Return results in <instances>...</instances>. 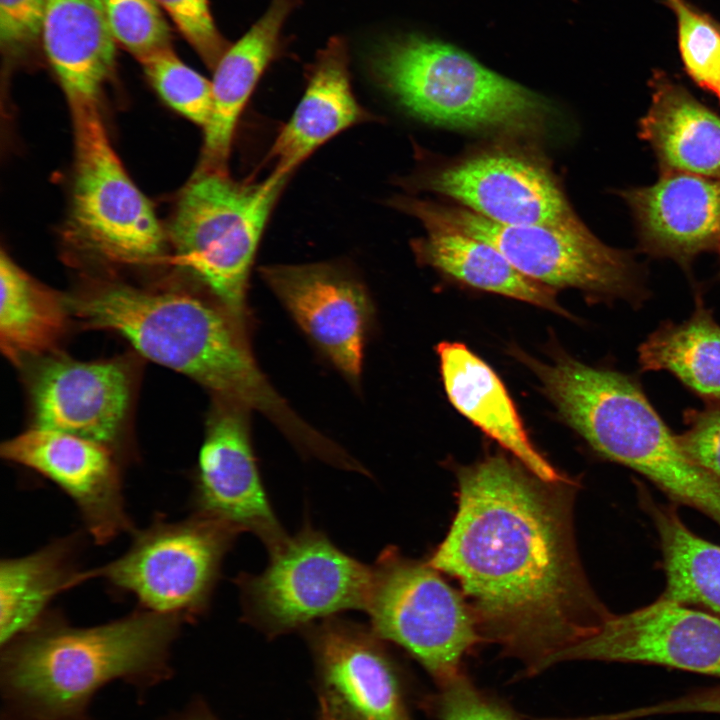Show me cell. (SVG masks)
Wrapping results in <instances>:
<instances>
[{
  "label": "cell",
  "mask_w": 720,
  "mask_h": 720,
  "mask_svg": "<svg viewBox=\"0 0 720 720\" xmlns=\"http://www.w3.org/2000/svg\"><path fill=\"white\" fill-rule=\"evenodd\" d=\"M457 510L429 564L454 577L483 640L534 675L613 613L592 588L574 534L577 490L501 454L457 471Z\"/></svg>",
  "instance_id": "6da1fadb"
},
{
  "label": "cell",
  "mask_w": 720,
  "mask_h": 720,
  "mask_svg": "<svg viewBox=\"0 0 720 720\" xmlns=\"http://www.w3.org/2000/svg\"><path fill=\"white\" fill-rule=\"evenodd\" d=\"M89 328L125 338L141 355L190 377L216 399L257 410L299 450L320 432L305 422L257 366L244 330L219 304L183 291H150L122 284L91 289L69 300Z\"/></svg>",
  "instance_id": "7a4b0ae2"
},
{
  "label": "cell",
  "mask_w": 720,
  "mask_h": 720,
  "mask_svg": "<svg viewBox=\"0 0 720 720\" xmlns=\"http://www.w3.org/2000/svg\"><path fill=\"white\" fill-rule=\"evenodd\" d=\"M183 622L144 608L86 628L44 616L2 646L7 720H89L93 696L109 682L149 688L167 680L170 651Z\"/></svg>",
  "instance_id": "3957f363"
},
{
  "label": "cell",
  "mask_w": 720,
  "mask_h": 720,
  "mask_svg": "<svg viewBox=\"0 0 720 720\" xmlns=\"http://www.w3.org/2000/svg\"><path fill=\"white\" fill-rule=\"evenodd\" d=\"M372 69L408 114L430 125L528 139L543 135L555 115L545 97L423 35L386 40Z\"/></svg>",
  "instance_id": "277c9868"
},
{
  "label": "cell",
  "mask_w": 720,
  "mask_h": 720,
  "mask_svg": "<svg viewBox=\"0 0 720 720\" xmlns=\"http://www.w3.org/2000/svg\"><path fill=\"white\" fill-rule=\"evenodd\" d=\"M426 230L452 231L495 247L527 277L555 288H576L593 297L640 307L649 297L633 258L600 241L577 217L555 225H502L460 205L411 196L390 200Z\"/></svg>",
  "instance_id": "5b68a950"
},
{
  "label": "cell",
  "mask_w": 720,
  "mask_h": 720,
  "mask_svg": "<svg viewBox=\"0 0 720 720\" xmlns=\"http://www.w3.org/2000/svg\"><path fill=\"white\" fill-rule=\"evenodd\" d=\"M289 176L235 181L199 169L182 192L171 224L178 263L189 270L244 330L246 292L270 214Z\"/></svg>",
  "instance_id": "8992f818"
},
{
  "label": "cell",
  "mask_w": 720,
  "mask_h": 720,
  "mask_svg": "<svg viewBox=\"0 0 720 720\" xmlns=\"http://www.w3.org/2000/svg\"><path fill=\"white\" fill-rule=\"evenodd\" d=\"M269 555L263 572L233 580L242 620L268 638L301 632L348 610H366L372 565L339 549L308 521Z\"/></svg>",
  "instance_id": "52a82bcc"
},
{
  "label": "cell",
  "mask_w": 720,
  "mask_h": 720,
  "mask_svg": "<svg viewBox=\"0 0 720 720\" xmlns=\"http://www.w3.org/2000/svg\"><path fill=\"white\" fill-rule=\"evenodd\" d=\"M373 567L366 607L370 627L413 656L437 685L461 674L464 656L483 641L465 596L429 564L386 547Z\"/></svg>",
  "instance_id": "ba28073f"
},
{
  "label": "cell",
  "mask_w": 720,
  "mask_h": 720,
  "mask_svg": "<svg viewBox=\"0 0 720 720\" xmlns=\"http://www.w3.org/2000/svg\"><path fill=\"white\" fill-rule=\"evenodd\" d=\"M238 534L195 513L179 521L159 518L134 531L120 557L85 570V578H101L133 594L144 609L192 622L207 612L223 560Z\"/></svg>",
  "instance_id": "9c48e42d"
},
{
  "label": "cell",
  "mask_w": 720,
  "mask_h": 720,
  "mask_svg": "<svg viewBox=\"0 0 720 720\" xmlns=\"http://www.w3.org/2000/svg\"><path fill=\"white\" fill-rule=\"evenodd\" d=\"M75 135L71 225L98 255L142 263L159 256L163 232L109 141L97 102L70 103Z\"/></svg>",
  "instance_id": "30bf717a"
},
{
  "label": "cell",
  "mask_w": 720,
  "mask_h": 720,
  "mask_svg": "<svg viewBox=\"0 0 720 720\" xmlns=\"http://www.w3.org/2000/svg\"><path fill=\"white\" fill-rule=\"evenodd\" d=\"M510 138L423 169L407 186L450 198L499 224L555 225L577 215L544 155Z\"/></svg>",
  "instance_id": "8fae6325"
},
{
  "label": "cell",
  "mask_w": 720,
  "mask_h": 720,
  "mask_svg": "<svg viewBox=\"0 0 720 720\" xmlns=\"http://www.w3.org/2000/svg\"><path fill=\"white\" fill-rule=\"evenodd\" d=\"M301 632L314 663L319 720H412L398 665L370 626L336 615Z\"/></svg>",
  "instance_id": "7c38bea8"
},
{
  "label": "cell",
  "mask_w": 720,
  "mask_h": 720,
  "mask_svg": "<svg viewBox=\"0 0 720 720\" xmlns=\"http://www.w3.org/2000/svg\"><path fill=\"white\" fill-rule=\"evenodd\" d=\"M244 406L216 399L201 445L192 489L199 514L250 532L268 552L289 538L271 505L250 437Z\"/></svg>",
  "instance_id": "4fadbf2b"
},
{
  "label": "cell",
  "mask_w": 720,
  "mask_h": 720,
  "mask_svg": "<svg viewBox=\"0 0 720 720\" xmlns=\"http://www.w3.org/2000/svg\"><path fill=\"white\" fill-rule=\"evenodd\" d=\"M566 660L660 665L720 676V616L658 597L631 612L612 614L555 664Z\"/></svg>",
  "instance_id": "5bb4252c"
},
{
  "label": "cell",
  "mask_w": 720,
  "mask_h": 720,
  "mask_svg": "<svg viewBox=\"0 0 720 720\" xmlns=\"http://www.w3.org/2000/svg\"><path fill=\"white\" fill-rule=\"evenodd\" d=\"M260 273L305 335L349 382L358 385L374 313L362 283L331 263L270 265Z\"/></svg>",
  "instance_id": "9a60e30c"
},
{
  "label": "cell",
  "mask_w": 720,
  "mask_h": 720,
  "mask_svg": "<svg viewBox=\"0 0 720 720\" xmlns=\"http://www.w3.org/2000/svg\"><path fill=\"white\" fill-rule=\"evenodd\" d=\"M0 453L7 461L46 477L69 496L95 543L104 545L134 532L111 447L33 427L5 441Z\"/></svg>",
  "instance_id": "2e32d148"
},
{
  "label": "cell",
  "mask_w": 720,
  "mask_h": 720,
  "mask_svg": "<svg viewBox=\"0 0 720 720\" xmlns=\"http://www.w3.org/2000/svg\"><path fill=\"white\" fill-rule=\"evenodd\" d=\"M30 393L34 427L112 447L128 410L130 379L118 361L56 357L36 370Z\"/></svg>",
  "instance_id": "e0dca14e"
},
{
  "label": "cell",
  "mask_w": 720,
  "mask_h": 720,
  "mask_svg": "<svg viewBox=\"0 0 720 720\" xmlns=\"http://www.w3.org/2000/svg\"><path fill=\"white\" fill-rule=\"evenodd\" d=\"M643 251L688 267L720 242V179L663 172L650 186L622 192Z\"/></svg>",
  "instance_id": "ac0fdd59"
},
{
  "label": "cell",
  "mask_w": 720,
  "mask_h": 720,
  "mask_svg": "<svg viewBox=\"0 0 720 720\" xmlns=\"http://www.w3.org/2000/svg\"><path fill=\"white\" fill-rule=\"evenodd\" d=\"M371 117L353 94L345 42L334 37L320 50L301 100L269 151L272 172L290 176L317 148Z\"/></svg>",
  "instance_id": "d6986e66"
},
{
  "label": "cell",
  "mask_w": 720,
  "mask_h": 720,
  "mask_svg": "<svg viewBox=\"0 0 720 720\" xmlns=\"http://www.w3.org/2000/svg\"><path fill=\"white\" fill-rule=\"evenodd\" d=\"M437 353L446 394L461 414L538 477L565 479L533 446L505 386L487 363L459 342H441Z\"/></svg>",
  "instance_id": "ffe728a7"
},
{
  "label": "cell",
  "mask_w": 720,
  "mask_h": 720,
  "mask_svg": "<svg viewBox=\"0 0 720 720\" xmlns=\"http://www.w3.org/2000/svg\"><path fill=\"white\" fill-rule=\"evenodd\" d=\"M296 0H271L264 15L227 49L212 82V111L204 127L200 169L227 173L239 117L264 70L276 55L283 24Z\"/></svg>",
  "instance_id": "44dd1931"
},
{
  "label": "cell",
  "mask_w": 720,
  "mask_h": 720,
  "mask_svg": "<svg viewBox=\"0 0 720 720\" xmlns=\"http://www.w3.org/2000/svg\"><path fill=\"white\" fill-rule=\"evenodd\" d=\"M41 43L69 103L97 102L116 51L102 0H45Z\"/></svg>",
  "instance_id": "7402d4cb"
},
{
  "label": "cell",
  "mask_w": 720,
  "mask_h": 720,
  "mask_svg": "<svg viewBox=\"0 0 720 720\" xmlns=\"http://www.w3.org/2000/svg\"><path fill=\"white\" fill-rule=\"evenodd\" d=\"M640 136L654 150L663 172L720 179V117L663 76L653 80Z\"/></svg>",
  "instance_id": "603a6c76"
},
{
  "label": "cell",
  "mask_w": 720,
  "mask_h": 720,
  "mask_svg": "<svg viewBox=\"0 0 720 720\" xmlns=\"http://www.w3.org/2000/svg\"><path fill=\"white\" fill-rule=\"evenodd\" d=\"M635 489L660 542L665 586L659 597L720 616V546L693 533L677 504L655 499L641 481Z\"/></svg>",
  "instance_id": "cb8c5ba5"
},
{
  "label": "cell",
  "mask_w": 720,
  "mask_h": 720,
  "mask_svg": "<svg viewBox=\"0 0 720 720\" xmlns=\"http://www.w3.org/2000/svg\"><path fill=\"white\" fill-rule=\"evenodd\" d=\"M426 231L411 243L419 263L466 286L569 316L557 302L555 289L521 273L492 245L458 232Z\"/></svg>",
  "instance_id": "d4e9b609"
},
{
  "label": "cell",
  "mask_w": 720,
  "mask_h": 720,
  "mask_svg": "<svg viewBox=\"0 0 720 720\" xmlns=\"http://www.w3.org/2000/svg\"><path fill=\"white\" fill-rule=\"evenodd\" d=\"M75 537L57 539L0 563V642L4 646L43 619L58 594L86 582L75 563Z\"/></svg>",
  "instance_id": "484cf974"
},
{
  "label": "cell",
  "mask_w": 720,
  "mask_h": 720,
  "mask_svg": "<svg viewBox=\"0 0 720 720\" xmlns=\"http://www.w3.org/2000/svg\"><path fill=\"white\" fill-rule=\"evenodd\" d=\"M638 361L642 371H668L707 403H720V325L699 292L692 315L663 322L640 344Z\"/></svg>",
  "instance_id": "4316f807"
},
{
  "label": "cell",
  "mask_w": 720,
  "mask_h": 720,
  "mask_svg": "<svg viewBox=\"0 0 720 720\" xmlns=\"http://www.w3.org/2000/svg\"><path fill=\"white\" fill-rule=\"evenodd\" d=\"M0 346L14 364L52 350L64 335L69 303L10 257L0 258Z\"/></svg>",
  "instance_id": "83f0119b"
},
{
  "label": "cell",
  "mask_w": 720,
  "mask_h": 720,
  "mask_svg": "<svg viewBox=\"0 0 720 720\" xmlns=\"http://www.w3.org/2000/svg\"><path fill=\"white\" fill-rule=\"evenodd\" d=\"M139 62L164 101L204 128L212 111V82L185 64L172 47Z\"/></svg>",
  "instance_id": "f1b7e54d"
},
{
  "label": "cell",
  "mask_w": 720,
  "mask_h": 720,
  "mask_svg": "<svg viewBox=\"0 0 720 720\" xmlns=\"http://www.w3.org/2000/svg\"><path fill=\"white\" fill-rule=\"evenodd\" d=\"M116 43L138 61L171 46V32L156 0H102Z\"/></svg>",
  "instance_id": "f546056e"
},
{
  "label": "cell",
  "mask_w": 720,
  "mask_h": 720,
  "mask_svg": "<svg viewBox=\"0 0 720 720\" xmlns=\"http://www.w3.org/2000/svg\"><path fill=\"white\" fill-rule=\"evenodd\" d=\"M678 24L679 49L687 73L701 87L720 85V28L698 14L684 0H666Z\"/></svg>",
  "instance_id": "4dcf8cb0"
},
{
  "label": "cell",
  "mask_w": 720,
  "mask_h": 720,
  "mask_svg": "<svg viewBox=\"0 0 720 720\" xmlns=\"http://www.w3.org/2000/svg\"><path fill=\"white\" fill-rule=\"evenodd\" d=\"M422 705L437 720H522L481 692L464 672L438 685V691L427 696Z\"/></svg>",
  "instance_id": "1f68e13d"
},
{
  "label": "cell",
  "mask_w": 720,
  "mask_h": 720,
  "mask_svg": "<svg viewBox=\"0 0 720 720\" xmlns=\"http://www.w3.org/2000/svg\"><path fill=\"white\" fill-rule=\"evenodd\" d=\"M202 61L214 70L228 43L218 31L208 0H156Z\"/></svg>",
  "instance_id": "d6a6232c"
},
{
  "label": "cell",
  "mask_w": 720,
  "mask_h": 720,
  "mask_svg": "<svg viewBox=\"0 0 720 720\" xmlns=\"http://www.w3.org/2000/svg\"><path fill=\"white\" fill-rule=\"evenodd\" d=\"M45 0H0V47L7 60L23 58L40 44Z\"/></svg>",
  "instance_id": "836d02e7"
},
{
  "label": "cell",
  "mask_w": 720,
  "mask_h": 720,
  "mask_svg": "<svg viewBox=\"0 0 720 720\" xmlns=\"http://www.w3.org/2000/svg\"><path fill=\"white\" fill-rule=\"evenodd\" d=\"M687 429L678 435L679 442L700 467L720 480V403H708L703 409H687Z\"/></svg>",
  "instance_id": "e575fe53"
},
{
  "label": "cell",
  "mask_w": 720,
  "mask_h": 720,
  "mask_svg": "<svg viewBox=\"0 0 720 720\" xmlns=\"http://www.w3.org/2000/svg\"><path fill=\"white\" fill-rule=\"evenodd\" d=\"M663 711L667 715L705 713L720 715V685L696 689L686 694L666 699Z\"/></svg>",
  "instance_id": "d590c367"
},
{
  "label": "cell",
  "mask_w": 720,
  "mask_h": 720,
  "mask_svg": "<svg viewBox=\"0 0 720 720\" xmlns=\"http://www.w3.org/2000/svg\"><path fill=\"white\" fill-rule=\"evenodd\" d=\"M171 720H218L208 707L196 701L190 704L184 711L177 713Z\"/></svg>",
  "instance_id": "8d00e7d4"
},
{
  "label": "cell",
  "mask_w": 720,
  "mask_h": 720,
  "mask_svg": "<svg viewBox=\"0 0 720 720\" xmlns=\"http://www.w3.org/2000/svg\"><path fill=\"white\" fill-rule=\"evenodd\" d=\"M715 93H716V95L718 96V98H719V100H720V85H719L718 88L716 89Z\"/></svg>",
  "instance_id": "74e56055"
},
{
  "label": "cell",
  "mask_w": 720,
  "mask_h": 720,
  "mask_svg": "<svg viewBox=\"0 0 720 720\" xmlns=\"http://www.w3.org/2000/svg\"><path fill=\"white\" fill-rule=\"evenodd\" d=\"M718 249H719V255H720V242H719V245H718Z\"/></svg>",
  "instance_id": "f35d334b"
},
{
  "label": "cell",
  "mask_w": 720,
  "mask_h": 720,
  "mask_svg": "<svg viewBox=\"0 0 720 720\" xmlns=\"http://www.w3.org/2000/svg\"><path fill=\"white\" fill-rule=\"evenodd\" d=\"M719 28H720V26H719Z\"/></svg>",
  "instance_id": "ab89813d"
}]
</instances>
